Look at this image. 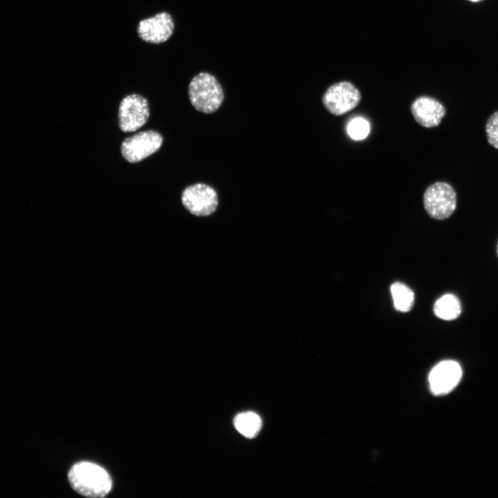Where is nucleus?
I'll use <instances>...</instances> for the list:
<instances>
[{
  "label": "nucleus",
  "mask_w": 498,
  "mask_h": 498,
  "mask_svg": "<svg viewBox=\"0 0 498 498\" xmlns=\"http://www.w3.org/2000/svg\"><path fill=\"white\" fill-rule=\"evenodd\" d=\"M470 1H480V0H470Z\"/></svg>",
  "instance_id": "obj_17"
},
{
  "label": "nucleus",
  "mask_w": 498,
  "mask_h": 498,
  "mask_svg": "<svg viewBox=\"0 0 498 498\" xmlns=\"http://www.w3.org/2000/svg\"><path fill=\"white\" fill-rule=\"evenodd\" d=\"M424 208L433 219L443 220L450 217L456 207V194L445 182H436L430 185L423 194Z\"/></svg>",
  "instance_id": "obj_3"
},
{
  "label": "nucleus",
  "mask_w": 498,
  "mask_h": 498,
  "mask_svg": "<svg viewBox=\"0 0 498 498\" xmlns=\"http://www.w3.org/2000/svg\"><path fill=\"white\" fill-rule=\"evenodd\" d=\"M497 255H498V243H497Z\"/></svg>",
  "instance_id": "obj_16"
},
{
  "label": "nucleus",
  "mask_w": 498,
  "mask_h": 498,
  "mask_svg": "<svg viewBox=\"0 0 498 498\" xmlns=\"http://www.w3.org/2000/svg\"><path fill=\"white\" fill-rule=\"evenodd\" d=\"M462 370L454 360H444L438 363L429 374V384L434 395H444L450 392L459 382Z\"/></svg>",
  "instance_id": "obj_9"
},
{
  "label": "nucleus",
  "mask_w": 498,
  "mask_h": 498,
  "mask_svg": "<svg viewBox=\"0 0 498 498\" xmlns=\"http://www.w3.org/2000/svg\"><path fill=\"white\" fill-rule=\"evenodd\" d=\"M234 423L238 432L247 438L255 437L261 427V418L252 412L237 415Z\"/></svg>",
  "instance_id": "obj_12"
},
{
  "label": "nucleus",
  "mask_w": 498,
  "mask_h": 498,
  "mask_svg": "<svg viewBox=\"0 0 498 498\" xmlns=\"http://www.w3.org/2000/svg\"><path fill=\"white\" fill-rule=\"evenodd\" d=\"M163 142L162 136L154 131H145L127 138L122 143L121 153L128 162L138 163L157 151Z\"/></svg>",
  "instance_id": "obj_7"
},
{
  "label": "nucleus",
  "mask_w": 498,
  "mask_h": 498,
  "mask_svg": "<svg viewBox=\"0 0 498 498\" xmlns=\"http://www.w3.org/2000/svg\"><path fill=\"white\" fill-rule=\"evenodd\" d=\"M434 313L439 318L452 320L461 313V304L458 298L451 294L440 297L434 305Z\"/></svg>",
  "instance_id": "obj_11"
},
{
  "label": "nucleus",
  "mask_w": 498,
  "mask_h": 498,
  "mask_svg": "<svg viewBox=\"0 0 498 498\" xmlns=\"http://www.w3.org/2000/svg\"><path fill=\"white\" fill-rule=\"evenodd\" d=\"M68 479L75 491L87 497H104L112 487L108 472L100 465L87 461L73 465L68 472Z\"/></svg>",
  "instance_id": "obj_1"
},
{
  "label": "nucleus",
  "mask_w": 498,
  "mask_h": 498,
  "mask_svg": "<svg viewBox=\"0 0 498 498\" xmlns=\"http://www.w3.org/2000/svg\"><path fill=\"white\" fill-rule=\"evenodd\" d=\"M185 208L196 216H208L213 214L218 206L216 192L203 183H196L186 187L181 196Z\"/></svg>",
  "instance_id": "obj_5"
},
{
  "label": "nucleus",
  "mask_w": 498,
  "mask_h": 498,
  "mask_svg": "<svg viewBox=\"0 0 498 498\" xmlns=\"http://www.w3.org/2000/svg\"><path fill=\"white\" fill-rule=\"evenodd\" d=\"M486 132L490 145L498 149V111L488 118L486 124Z\"/></svg>",
  "instance_id": "obj_15"
},
{
  "label": "nucleus",
  "mask_w": 498,
  "mask_h": 498,
  "mask_svg": "<svg viewBox=\"0 0 498 498\" xmlns=\"http://www.w3.org/2000/svg\"><path fill=\"white\" fill-rule=\"evenodd\" d=\"M174 22L172 16L162 12L141 20L138 26L139 37L145 42L158 44L164 43L172 36Z\"/></svg>",
  "instance_id": "obj_8"
},
{
  "label": "nucleus",
  "mask_w": 498,
  "mask_h": 498,
  "mask_svg": "<svg viewBox=\"0 0 498 498\" xmlns=\"http://www.w3.org/2000/svg\"><path fill=\"white\" fill-rule=\"evenodd\" d=\"M370 131L369 122L363 118H355L352 119L347 127V131L349 136L356 140L365 139Z\"/></svg>",
  "instance_id": "obj_14"
},
{
  "label": "nucleus",
  "mask_w": 498,
  "mask_h": 498,
  "mask_svg": "<svg viewBox=\"0 0 498 498\" xmlns=\"http://www.w3.org/2000/svg\"><path fill=\"white\" fill-rule=\"evenodd\" d=\"M390 291L397 311L407 312L412 308L414 295L409 288L400 282H396L391 286Z\"/></svg>",
  "instance_id": "obj_13"
},
{
  "label": "nucleus",
  "mask_w": 498,
  "mask_h": 498,
  "mask_svg": "<svg viewBox=\"0 0 498 498\" xmlns=\"http://www.w3.org/2000/svg\"><path fill=\"white\" fill-rule=\"evenodd\" d=\"M149 116L147 100L138 94L124 98L119 106L118 124L124 132H133L143 126Z\"/></svg>",
  "instance_id": "obj_6"
},
{
  "label": "nucleus",
  "mask_w": 498,
  "mask_h": 498,
  "mask_svg": "<svg viewBox=\"0 0 498 498\" xmlns=\"http://www.w3.org/2000/svg\"><path fill=\"white\" fill-rule=\"evenodd\" d=\"M361 94L351 82L344 81L330 86L324 93L322 102L331 114L342 116L360 103Z\"/></svg>",
  "instance_id": "obj_4"
},
{
  "label": "nucleus",
  "mask_w": 498,
  "mask_h": 498,
  "mask_svg": "<svg viewBox=\"0 0 498 498\" xmlns=\"http://www.w3.org/2000/svg\"><path fill=\"white\" fill-rule=\"evenodd\" d=\"M188 93L192 106L204 113L215 112L224 99L220 83L214 76L205 72L200 73L192 78Z\"/></svg>",
  "instance_id": "obj_2"
},
{
  "label": "nucleus",
  "mask_w": 498,
  "mask_h": 498,
  "mask_svg": "<svg viewBox=\"0 0 498 498\" xmlns=\"http://www.w3.org/2000/svg\"><path fill=\"white\" fill-rule=\"evenodd\" d=\"M410 109L417 123L426 128L438 126L446 113L445 109L441 102L428 96L416 98Z\"/></svg>",
  "instance_id": "obj_10"
}]
</instances>
